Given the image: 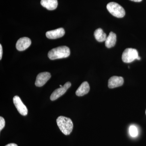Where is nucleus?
Masks as SVG:
<instances>
[{
    "label": "nucleus",
    "mask_w": 146,
    "mask_h": 146,
    "mask_svg": "<svg viewBox=\"0 0 146 146\" xmlns=\"http://www.w3.org/2000/svg\"><path fill=\"white\" fill-rule=\"evenodd\" d=\"M94 35L97 41L100 42H105L107 37L106 34L101 28L97 29L95 31Z\"/></svg>",
    "instance_id": "obj_14"
},
{
    "label": "nucleus",
    "mask_w": 146,
    "mask_h": 146,
    "mask_svg": "<svg viewBox=\"0 0 146 146\" xmlns=\"http://www.w3.org/2000/svg\"><path fill=\"white\" fill-rule=\"evenodd\" d=\"M129 133L131 136L136 137L138 135V129L135 125H131L129 128Z\"/></svg>",
    "instance_id": "obj_15"
},
{
    "label": "nucleus",
    "mask_w": 146,
    "mask_h": 146,
    "mask_svg": "<svg viewBox=\"0 0 146 146\" xmlns=\"http://www.w3.org/2000/svg\"><path fill=\"white\" fill-rule=\"evenodd\" d=\"M31 44V40L28 37H22L17 41L16 44V48L18 51H22L28 48Z\"/></svg>",
    "instance_id": "obj_8"
},
{
    "label": "nucleus",
    "mask_w": 146,
    "mask_h": 146,
    "mask_svg": "<svg viewBox=\"0 0 146 146\" xmlns=\"http://www.w3.org/2000/svg\"><path fill=\"white\" fill-rule=\"evenodd\" d=\"M56 123L59 129L65 135L70 134L73 130V123L70 118L59 116L56 119Z\"/></svg>",
    "instance_id": "obj_2"
},
{
    "label": "nucleus",
    "mask_w": 146,
    "mask_h": 146,
    "mask_svg": "<svg viewBox=\"0 0 146 146\" xmlns=\"http://www.w3.org/2000/svg\"><path fill=\"white\" fill-rule=\"evenodd\" d=\"M41 4L48 10H54L57 7V0H41Z\"/></svg>",
    "instance_id": "obj_12"
},
{
    "label": "nucleus",
    "mask_w": 146,
    "mask_h": 146,
    "mask_svg": "<svg viewBox=\"0 0 146 146\" xmlns=\"http://www.w3.org/2000/svg\"><path fill=\"white\" fill-rule=\"evenodd\" d=\"M51 76L50 74L48 72L39 73L36 76L35 85L38 87H41L44 86L50 78Z\"/></svg>",
    "instance_id": "obj_7"
},
{
    "label": "nucleus",
    "mask_w": 146,
    "mask_h": 146,
    "mask_svg": "<svg viewBox=\"0 0 146 146\" xmlns=\"http://www.w3.org/2000/svg\"><path fill=\"white\" fill-rule=\"evenodd\" d=\"M70 54V48L66 46H61L54 48L48 53V57L51 60L68 57Z\"/></svg>",
    "instance_id": "obj_1"
},
{
    "label": "nucleus",
    "mask_w": 146,
    "mask_h": 146,
    "mask_svg": "<svg viewBox=\"0 0 146 146\" xmlns=\"http://www.w3.org/2000/svg\"><path fill=\"white\" fill-rule=\"evenodd\" d=\"M117 41V35L116 34L111 32L107 36L106 40L105 41L106 46L108 48H112L115 46Z\"/></svg>",
    "instance_id": "obj_13"
},
{
    "label": "nucleus",
    "mask_w": 146,
    "mask_h": 146,
    "mask_svg": "<svg viewBox=\"0 0 146 146\" xmlns=\"http://www.w3.org/2000/svg\"><path fill=\"white\" fill-rule=\"evenodd\" d=\"M5 146H18L15 143H10L6 145Z\"/></svg>",
    "instance_id": "obj_18"
},
{
    "label": "nucleus",
    "mask_w": 146,
    "mask_h": 146,
    "mask_svg": "<svg viewBox=\"0 0 146 146\" xmlns=\"http://www.w3.org/2000/svg\"><path fill=\"white\" fill-rule=\"evenodd\" d=\"M90 90V86L87 82H84L82 83L76 92V94L78 96H82L88 94Z\"/></svg>",
    "instance_id": "obj_11"
},
{
    "label": "nucleus",
    "mask_w": 146,
    "mask_h": 146,
    "mask_svg": "<svg viewBox=\"0 0 146 146\" xmlns=\"http://www.w3.org/2000/svg\"><path fill=\"white\" fill-rule=\"evenodd\" d=\"M3 55V48L1 44H0V59L1 60Z\"/></svg>",
    "instance_id": "obj_17"
},
{
    "label": "nucleus",
    "mask_w": 146,
    "mask_h": 146,
    "mask_svg": "<svg viewBox=\"0 0 146 146\" xmlns=\"http://www.w3.org/2000/svg\"><path fill=\"white\" fill-rule=\"evenodd\" d=\"M65 31L64 29L60 28L46 33V36L50 39H56L64 36Z\"/></svg>",
    "instance_id": "obj_10"
},
{
    "label": "nucleus",
    "mask_w": 146,
    "mask_h": 146,
    "mask_svg": "<svg viewBox=\"0 0 146 146\" xmlns=\"http://www.w3.org/2000/svg\"><path fill=\"white\" fill-rule=\"evenodd\" d=\"M5 120L3 117H0V130H2L5 126Z\"/></svg>",
    "instance_id": "obj_16"
},
{
    "label": "nucleus",
    "mask_w": 146,
    "mask_h": 146,
    "mask_svg": "<svg viewBox=\"0 0 146 146\" xmlns=\"http://www.w3.org/2000/svg\"><path fill=\"white\" fill-rule=\"evenodd\" d=\"M13 102L18 112L23 116L27 115L28 109L26 106L23 103L20 97L15 96L13 98Z\"/></svg>",
    "instance_id": "obj_6"
},
{
    "label": "nucleus",
    "mask_w": 146,
    "mask_h": 146,
    "mask_svg": "<svg viewBox=\"0 0 146 146\" xmlns=\"http://www.w3.org/2000/svg\"><path fill=\"white\" fill-rule=\"evenodd\" d=\"M141 57H140V56H138V58H137V60H141Z\"/></svg>",
    "instance_id": "obj_20"
},
{
    "label": "nucleus",
    "mask_w": 146,
    "mask_h": 146,
    "mask_svg": "<svg viewBox=\"0 0 146 146\" xmlns=\"http://www.w3.org/2000/svg\"><path fill=\"white\" fill-rule=\"evenodd\" d=\"M139 56L138 51L135 49L127 48L123 52L122 55V60L125 63H130L137 59Z\"/></svg>",
    "instance_id": "obj_4"
},
{
    "label": "nucleus",
    "mask_w": 146,
    "mask_h": 146,
    "mask_svg": "<svg viewBox=\"0 0 146 146\" xmlns=\"http://www.w3.org/2000/svg\"><path fill=\"white\" fill-rule=\"evenodd\" d=\"M108 10L112 16L118 18H123L125 14V11L121 6L117 3L110 2L106 6Z\"/></svg>",
    "instance_id": "obj_3"
},
{
    "label": "nucleus",
    "mask_w": 146,
    "mask_h": 146,
    "mask_svg": "<svg viewBox=\"0 0 146 146\" xmlns=\"http://www.w3.org/2000/svg\"><path fill=\"white\" fill-rule=\"evenodd\" d=\"M123 82V78L122 77L113 76L108 80V87L110 89H113L122 86Z\"/></svg>",
    "instance_id": "obj_9"
},
{
    "label": "nucleus",
    "mask_w": 146,
    "mask_h": 146,
    "mask_svg": "<svg viewBox=\"0 0 146 146\" xmlns=\"http://www.w3.org/2000/svg\"><path fill=\"white\" fill-rule=\"evenodd\" d=\"M145 113H146V110Z\"/></svg>",
    "instance_id": "obj_21"
},
{
    "label": "nucleus",
    "mask_w": 146,
    "mask_h": 146,
    "mask_svg": "<svg viewBox=\"0 0 146 146\" xmlns=\"http://www.w3.org/2000/svg\"><path fill=\"white\" fill-rule=\"evenodd\" d=\"M130 1L135 2H140L142 1V0H130Z\"/></svg>",
    "instance_id": "obj_19"
},
{
    "label": "nucleus",
    "mask_w": 146,
    "mask_h": 146,
    "mask_svg": "<svg viewBox=\"0 0 146 146\" xmlns=\"http://www.w3.org/2000/svg\"><path fill=\"white\" fill-rule=\"evenodd\" d=\"M71 86L70 82H66L64 85L60 87V88L56 89L53 92L50 97V99L52 101L55 100L58 98L63 96V94H65V92L67 91L68 89L70 88Z\"/></svg>",
    "instance_id": "obj_5"
}]
</instances>
